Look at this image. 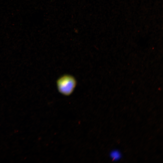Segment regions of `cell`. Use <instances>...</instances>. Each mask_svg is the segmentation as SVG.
<instances>
[{"instance_id": "cell-2", "label": "cell", "mask_w": 163, "mask_h": 163, "mask_svg": "<svg viewBox=\"0 0 163 163\" xmlns=\"http://www.w3.org/2000/svg\"><path fill=\"white\" fill-rule=\"evenodd\" d=\"M110 157L113 160H117L121 158V155L120 152L117 150L112 151L110 153Z\"/></svg>"}, {"instance_id": "cell-1", "label": "cell", "mask_w": 163, "mask_h": 163, "mask_svg": "<svg viewBox=\"0 0 163 163\" xmlns=\"http://www.w3.org/2000/svg\"><path fill=\"white\" fill-rule=\"evenodd\" d=\"M75 78L69 75H65L60 77L57 81V85L59 92L62 94L68 95L73 91L76 86Z\"/></svg>"}]
</instances>
